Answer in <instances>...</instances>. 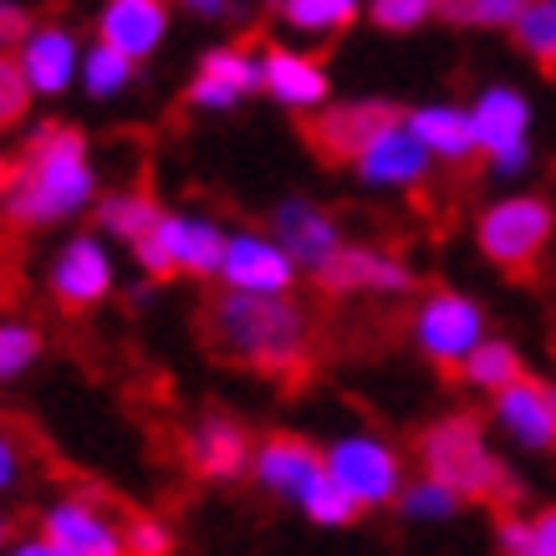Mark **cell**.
Returning <instances> with one entry per match:
<instances>
[{
	"mask_svg": "<svg viewBox=\"0 0 556 556\" xmlns=\"http://www.w3.org/2000/svg\"><path fill=\"white\" fill-rule=\"evenodd\" d=\"M98 194L102 174L87 134L72 123H41L16 153V174H11L0 210L21 230H56V225L92 215Z\"/></svg>",
	"mask_w": 556,
	"mask_h": 556,
	"instance_id": "1",
	"label": "cell"
},
{
	"mask_svg": "<svg viewBox=\"0 0 556 556\" xmlns=\"http://www.w3.org/2000/svg\"><path fill=\"white\" fill-rule=\"evenodd\" d=\"M312 312L291 291H230L219 287L204 306V342L210 353L251 372L291 378L312 357Z\"/></svg>",
	"mask_w": 556,
	"mask_h": 556,
	"instance_id": "2",
	"label": "cell"
},
{
	"mask_svg": "<svg viewBox=\"0 0 556 556\" xmlns=\"http://www.w3.org/2000/svg\"><path fill=\"white\" fill-rule=\"evenodd\" d=\"M419 470L439 475L444 485H455L475 506H506L516 495V475L490 444V434L475 424V414H444L419 434L414 444Z\"/></svg>",
	"mask_w": 556,
	"mask_h": 556,
	"instance_id": "3",
	"label": "cell"
},
{
	"mask_svg": "<svg viewBox=\"0 0 556 556\" xmlns=\"http://www.w3.org/2000/svg\"><path fill=\"white\" fill-rule=\"evenodd\" d=\"M470 118H475V143L485 159L490 179L516 185L531 174L536 164V108L526 98L521 83H485L470 98Z\"/></svg>",
	"mask_w": 556,
	"mask_h": 556,
	"instance_id": "4",
	"label": "cell"
},
{
	"mask_svg": "<svg viewBox=\"0 0 556 556\" xmlns=\"http://www.w3.org/2000/svg\"><path fill=\"white\" fill-rule=\"evenodd\" d=\"M556 240V204L536 189H510L475 215V251L495 270L536 266L546 245Z\"/></svg>",
	"mask_w": 556,
	"mask_h": 556,
	"instance_id": "5",
	"label": "cell"
},
{
	"mask_svg": "<svg viewBox=\"0 0 556 556\" xmlns=\"http://www.w3.org/2000/svg\"><path fill=\"white\" fill-rule=\"evenodd\" d=\"M225 225L204 210H164L159 225L138 240L134 266L149 281H169V276H194V281H215L219 255H225Z\"/></svg>",
	"mask_w": 556,
	"mask_h": 556,
	"instance_id": "6",
	"label": "cell"
},
{
	"mask_svg": "<svg viewBox=\"0 0 556 556\" xmlns=\"http://www.w3.org/2000/svg\"><path fill=\"white\" fill-rule=\"evenodd\" d=\"M327 475L338 480V490L348 501H357V510H388L399 501V490L408 485V459L393 439L372 434V429H348V434L321 444Z\"/></svg>",
	"mask_w": 556,
	"mask_h": 556,
	"instance_id": "7",
	"label": "cell"
},
{
	"mask_svg": "<svg viewBox=\"0 0 556 556\" xmlns=\"http://www.w3.org/2000/svg\"><path fill=\"white\" fill-rule=\"evenodd\" d=\"M408 338L419 348L434 368H450L459 372V363L490 338V317L485 306L475 302L470 291L459 287H434L424 291L414 317H408Z\"/></svg>",
	"mask_w": 556,
	"mask_h": 556,
	"instance_id": "8",
	"label": "cell"
},
{
	"mask_svg": "<svg viewBox=\"0 0 556 556\" xmlns=\"http://www.w3.org/2000/svg\"><path fill=\"white\" fill-rule=\"evenodd\" d=\"M47 291L62 312H92L118 291V245L102 230H77L56 245L47 266Z\"/></svg>",
	"mask_w": 556,
	"mask_h": 556,
	"instance_id": "9",
	"label": "cell"
},
{
	"mask_svg": "<svg viewBox=\"0 0 556 556\" xmlns=\"http://www.w3.org/2000/svg\"><path fill=\"white\" fill-rule=\"evenodd\" d=\"M434 153L424 149V138L408 128V118L399 113V118H388L378 134L357 149V159L348 164L353 169V179L363 189H372V194H414V189H424L429 179H434Z\"/></svg>",
	"mask_w": 556,
	"mask_h": 556,
	"instance_id": "10",
	"label": "cell"
},
{
	"mask_svg": "<svg viewBox=\"0 0 556 556\" xmlns=\"http://www.w3.org/2000/svg\"><path fill=\"white\" fill-rule=\"evenodd\" d=\"M36 531L47 536L51 556H128V521L98 495H56Z\"/></svg>",
	"mask_w": 556,
	"mask_h": 556,
	"instance_id": "11",
	"label": "cell"
},
{
	"mask_svg": "<svg viewBox=\"0 0 556 556\" xmlns=\"http://www.w3.org/2000/svg\"><path fill=\"white\" fill-rule=\"evenodd\" d=\"M251 98H261V47L251 41H219V47H204L194 72L185 83V102L194 113H210V118H225L245 108Z\"/></svg>",
	"mask_w": 556,
	"mask_h": 556,
	"instance_id": "12",
	"label": "cell"
},
{
	"mask_svg": "<svg viewBox=\"0 0 556 556\" xmlns=\"http://www.w3.org/2000/svg\"><path fill=\"white\" fill-rule=\"evenodd\" d=\"M312 281L327 296H414L419 291V270L408 266L399 251H388V245L348 240Z\"/></svg>",
	"mask_w": 556,
	"mask_h": 556,
	"instance_id": "13",
	"label": "cell"
},
{
	"mask_svg": "<svg viewBox=\"0 0 556 556\" xmlns=\"http://www.w3.org/2000/svg\"><path fill=\"white\" fill-rule=\"evenodd\" d=\"M490 429L521 455H552L556 450V383L521 372L516 383L490 393Z\"/></svg>",
	"mask_w": 556,
	"mask_h": 556,
	"instance_id": "14",
	"label": "cell"
},
{
	"mask_svg": "<svg viewBox=\"0 0 556 556\" xmlns=\"http://www.w3.org/2000/svg\"><path fill=\"white\" fill-rule=\"evenodd\" d=\"M251 480L266 490L270 501H281V506H291V510H306V501H312L332 475H327V459H321V450L312 439L266 434V439H255Z\"/></svg>",
	"mask_w": 556,
	"mask_h": 556,
	"instance_id": "15",
	"label": "cell"
},
{
	"mask_svg": "<svg viewBox=\"0 0 556 556\" xmlns=\"http://www.w3.org/2000/svg\"><path fill=\"white\" fill-rule=\"evenodd\" d=\"M332 72L306 41H276V47H261V98H270L287 113H321L332 102Z\"/></svg>",
	"mask_w": 556,
	"mask_h": 556,
	"instance_id": "16",
	"label": "cell"
},
{
	"mask_svg": "<svg viewBox=\"0 0 556 556\" xmlns=\"http://www.w3.org/2000/svg\"><path fill=\"white\" fill-rule=\"evenodd\" d=\"M215 281L230 291H296L302 266L270 230H230Z\"/></svg>",
	"mask_w": 556,
	"mask_h": 556,
	"instance_id": "17",
	"label": "cell"
},
{
	"mask_svg": "<svg viewBox=\"0 0 556 556\" xmlns=\"http://www.w3.org/2000/svg\"><path fill=\"white\" fill-rule=\"evenodd\" d=\"M83 51L87 41L72 31L67 21H31V31L21 36L16 62L26 72V83L41 102L67 98L77 87V72H83Z\"/></svg>",
	"mask_w": 556,
	"mask_h": 556,
	"instance_id": "18",
	"label": "cell"
},
{
	"mask_svg": "<svg viewBox=\"0 0 556 556\" xmlns=\"http://www.w3.org/2000/svg\"><path fill=\"white\" fill-rule=\"evenodd\" d=\"M270 236L296 255L302 276H317V270L348 245L338 215L321 200H312V194H281V200L270 204Z\"/></svg>",
	"mask_w": 556,
	"mask_h": 556,
	"instance_id": "19",
	"label": "cell"
},
{
	"mask_svg": "<svg viewBox=\"0 0 556 556\" xmlns=\"http://www.w3.org/2000/svg\"><path fill=\"white\" fill-rule=\"evenodd\" d=\"M404 108H393L383 98H332L321 113H312V149L327 164H353L357 149L368 143L388 118H399Z\"/></svg>",
	"mask_w": 556,
	"mask_h": 556,
	"instance_id": "20",
	"label": "cell"
},
{
	"mask_svg": "<svg viewBox=\"0 0 556 556\" xmlns=\"http://www.w3.org/2000/svg\"><path fill=\"white\" fill-rule=\"evenodd\" d=\"M179 0H102L98 5V36L128 51L134 62H149L164 51L174 31Z\"/></svg>",
	"mask_w": 556,
	"mask_h": 556,
	"instance_id": "21",
	"label": "cell"
},
{
	"mask_svg": "<svg viewBox=\"0 0 556 556\" xmlns=\"http://www.w3.org/2000/svg\"><path fill=\"white\" fill-rule=\"evenodd\" d=\"M251 455H255V439L240 429L230 414H204L194 419L189 429V465L194 475L204 480H240V475H251Z\"/></svg>",
	"mask_w": 556,
	"mask_h": 556,
	"instance_id": "22",
	"label": "cell"
},
{
	"mask_svg": "<svg viewBox=\"0 0 556 556\" xmlns=\"http://www.w3.org/2000/svg\"><path fill=\"white\" fill-rule=\"evenodd\" d=\"M404 118L439 164H470V159H480L470 102H414V108H404Z\"/></svg>",
	"mask_w": 556,
	"mask_h": 556,
	"instance_id": "23",
	"label": "cell"
},
{
	"mask_svg": "<svg viewBox=\"0 0 556 556\" xmlns=\"http://www.w3.org/2000/svg\"><path fill=\"white\" fill-rule=\"evenodd\" d=\"M159 215H164L159 194H153V189H138V185L108 189V194H98V204H92V225H98L113 245H123V251H134L138 240L159 225Z\"/></svg>",
	"mask_w": 556,
	"mask_h": 556,
	"instance_id": "24",
	"label": "cell"
},
{
	"mask_svg": "<svg viewBox=\"0 0 556 556\" xmlns=\"http://www.w3.org/2000/svg\"><path fill=\"white\" fill-rule=\"evenodd\" d=\"M357 21H363V0H276V26L306 47L338 41Z\"/></svg>",
	"mask_w": 556,
	"mask_h": 556,
	"instance_id": "25",
	"label": "cell"
},
{
	"mask_svg": "<svg viewBox=\"0 0 556 556\" xmlns=\"http://www.w3.org/2000/svg\"><path fill=\"white\" fill-rule=\"evenodd\" d=\"M138 67L143 62H134L128 51H118L113 41H102V36H92L83 51V72H77V92L92 102H118L134 92L138 83Z\"/></svg>",
	"mask_w": 556,
	"mask_h": 556,
	"instance_id": "26",
	"label": "cell"
},
{
	"mask_svg": "<svg viewBox=\"0 0 556 556\" xmlns=\"http://www.w3.org/2000/svg\"><path fill=\"white\" fill-rule=\"evenodd\" d=\"M465 506H470V501H465L455 485H444L439 475H429V470L408 475V485L399 490V501H393V510H399L408 526H450Z\"/></svg>",
	"mask_w": 556,
	"mask_h": 556,
	"instance_id": "27",
	"label": "cell"
},
{
	"mask_svg": "<svg viewBox=\"0 0 556 556\" xmlns=\"http://www.w3.org/2000/svg\"><path fill=\"white\" fill-rule=\"evenodd\" d=\"M521 372H526L521 348H516L510 338H495V332H490V338L480 342V348H475L465 363H459V383L490 399V393H501L506 383H516Z\"/></svg>",
	"mask_w": 556,
	"mask_h": 556,
	"instance_id": "28",
	"label": "cell"
},
{
	"mask_svg": "<svg viewBox=\"0 0 556 556\" xmlns=\"http://www.w3.org/2000/svg\"><path fill=\"white\" fill-rule=\"evenodd\" d=\"M510 36H516V51L526 62L556 72V0H526Z\"/></svg>",
	"mask_w": 556,
	"mask_h": 556,
	"instance_id": "29",
	"label": "cell"
},
{
	"mask_svg": "<svg viewBox=\"0 0 556 556\" xmlns=\"http://www.w3.org/2000/svg\"><path fill=\"white\" fill-rule=\"evenodd\" d=\"M526 0H439V21L459 31H510Z\"/></svg>",
	"mask_w": 556,
	"mask_h": 556,
	"instance_id": "30",
	"label": "cell"
},
{
	"mask_svg": "<svg viewBox=\"0 0 556 556\" xmlns=\"http://www.w3.org/2000/svg\"><path fill=\"white\" fill-rule=\"evenodd\" d=\"M41 363V327L21 317H0V383H16Z\"/></svg>",
	"mask_w": 556,
	"mask_h": 556,
	"instance_id": "31",
	"label": "cell"
},
{
	"mask_svg": "<svg viewBox=\"0 0 556 556\" xmlns=\"http://www.w3.org/2000/svg\"><path fill=\"white\" fill-rule=\"evenodd\" d=\"M363 21H372L388 36H408L439 21V0H363Z\"/></svg>",
	"mask_w": 556,
	"mask_h": 556,
	"instance_id": "32",
	"label": "cell"
},
{
	"mask_svg": "<svg viewBox=\"0 0 556 556\" xmlns=\"http://www.w3.org/2000/svg\"><path fill=\"white\" fill-rule=\"evenodd\" d=\"M31 102H36V92L26 83V72H21L16 51H0V128H16Z\"/></svg>",
	"mask_w": 556,
	"mask_h": 556,
	"instance_id": "33",
	"label": "cell"
},
{
	"mask_svg": "<svg viewBox=\"0 0 556 556\" xmlns=\"http://www.w3.org/2000/svg\"><path fill=\"white\" fill-rule=\"evenodd\" d=\"M174 531L159 516H128V556H169Z\"/></svg>",
	"mask_w": 556,
	"mask_h": 556,
	"instance_id": "34",
	"label": "cell"
},
{
	"mask_svg": "<svg viewBox=\"0 0 556 556\" xmlns=\"http://www.w3.org/2000/svg\"><path fill=\"white\" fill-rule=\"evenodd\" d=\"M495 552L501 556H531V516L501 510V521H495Z\"/></svg>",
	"mask_w": 556,
	"mask_h": 556,
	"instance_id": "35",
	"label": "cell"
},
{
	"mask_svg": "<svg viewBox=\"0 0 556 556\" xmlns=\"http://www.w3.org/2000/svg\"><path fill=\"white\" fill-rule=\"evenodd\" d=\"M21 480H26V444L0 424V495H11Z\"/></svg>",
	"mask_w": 556,
	"mask_h": 556,
	"instance_id": "36",
	"label": "cell"
},
{
	"mask_svg": "<svg viewBox=\"0 0 556 556\" xmlns=\"http://www.w3.org/2000/svg\"><path fill=\"white\" fill-rule=\"evenodd\" d=\"M26 31H31V11L21 0H0V51H16Z\"/></svg>",
	"mask_w": 556,
	"mask_h": 556,
	"instance_id": "37",
	"label": "cell"
},
{
	"mask_svg": "<svg viewBox=\"0 0 556 556\" xmlns=\"http://www.w3.org/2000/svg\"><path fill=\"white\" fill-rule=\"evenodd\" d=\"M531 556H556V506L531 516Z\"/></svg>",
	"mask_w": 556,
	"mask_h": 556,
	"instance_id": "38",
	"label": "cell"
},
{
	"mask_svg": "<svg viewBox=\"0 0 556 556\" xmlns=\"http://www.w3.org/2000/svg\"><path fill=\"white\" fill-rule=\"evenodd\" d=\"M179 11H189L200 21H230L236 16V0H179Z\"/></svg>",
	"mask_w": 556,
	"mask_h": 556,
	"instance_id": "39",
	"label": "cell"
},
{
	"mask_svg": "<svg viewBox=\"0 0 556 556\" xmlns=\"http://www.w3.org/2000/svg\"><path fill=\"white\" fill-rule=\"evenodd\" d=\"M11 552L16 556H51V546H47V536L36 531V536H26V541H11Z\"/></svg>",
	"mask_w": 556,
	"mask_h": 556,
	"instance_id": "40",
	"label": "cell"
},
{
	"mask_svg": "<svg viewBox=\"0 0 556 556\" xmlns=\"http://www.w3.org/2000/svg\"><path fill=\"white\" fill-rule=\"evenodd\" d=\"M11 174H16V159L0 149V200H5V189H11Z\"/></svg>",
	"mask_w": 556,
	"mask_h": 556,
	"instance_id": "41",
	"label": "cell"
},
{
	"mask_svg": "<svg viewBox=\"0 0 556 556\" xmlns=\"http://www.w3.org/2000/svg\"><path fill=\"white\" fill-rule=\"evenodd\" d=\"M0 552H11V510L0 506Z\"/></svg>",
	"mask_w": 556,
	"mask_h": 556,
	"instance_id": "42",
	"label": "cell"
}]
</instances>
